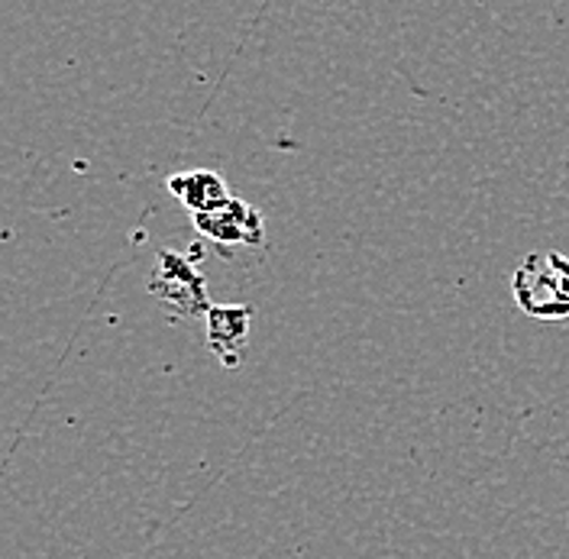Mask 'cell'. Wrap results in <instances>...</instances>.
Here are the masks:
<instances>
[{
	"label": "cell",
	"mask_w": 569,
	"mask_h": 559,
	"mask_svg": "<svg viewBox=\"0 0 569 559\" xmlns=\"http://www.w3.org/2000/svg\"><path fill=\"white\" fill-rule=\"evenodd\" d=\"M204 320H208V350L220 359V366L237 369L247 356L252 308L249 305H213Z\"/></svg>",
	"instance_id": "obj_4"
},
{
	"label": "cell",
	"mask_w": 569,
	"mask_h": 559,
	"mask_svg": "<svg viewBox=\"0 0 569 559\" xmlns=\"http://www.w3.org/2000/svg\"><path fill=\"white\" fill-rule=\"evenodd\" d=\"M169 191L176 194L184 208L191 210V217L198 213H208L217 210L220 204H227L233 194L227 191L223 178L211 172V169H191V172H181V176L169 178Z\"/></svg>",
	"instance_id": "obj_5"
},
{
	"label": "cell",
	"mask_w": 569,
	"mask_h": 559,
	"mask_svg": "<svg viewBox=\"0 0 569 559\" xmlns=\"http://www.w3.org/2000/svg\"><path fill=\"white\" fill-rule=\"evenodd\" d=\"M194 230L201 237H208L213 243L223 246H259L266 240V223L259 208L247 204L243 198H230L227 204H220L217 210L198 213L191 217Z\"/></svg>",
	"instance_id": "obj_3"
},
{
	"label": "cell",
	"mask_w": 569,
	"mask_h": 559,
	"mask_svg": "<svg viewBox=\"0 0 569 559\" xmlns=\"http://www.w3.org/2000/svg\"><path fill=\"white\" fill-rule=\"evenodd\" d=\"M511 295L528 317L567 320L569 259L563 252H528L511 276Z\"/></svg>",
	"instance_id": "obj_1"
},
{
	"label": "cell",
	"mask_w": 569,
	"mask_h": 559,
	"mask_svg": "<svg viewBox=\"0 0 569 559\" xmlns=\"http://www.w3.org/2000/svg\"><path fill=\"white\" fill-rule=\"evenodd\" d=\"M149 295H156L181 317H208L213 308L204 276L194 269L191 259L178 256L172 249H159L156 266L149 272Z\"/></svg>",
	"instance_id": "obj_2"
}]
</instances>
